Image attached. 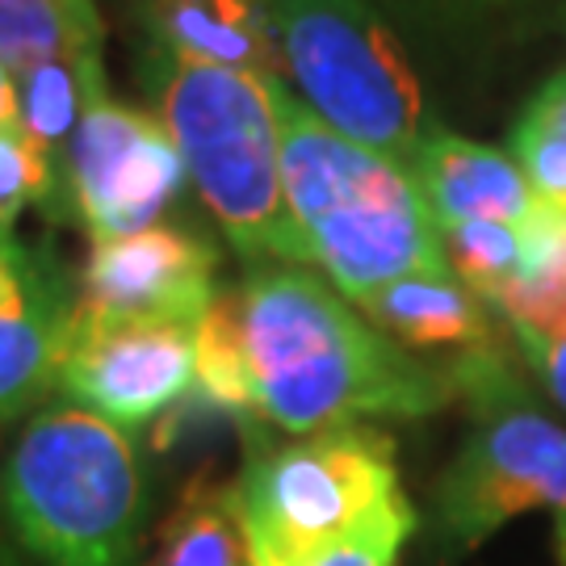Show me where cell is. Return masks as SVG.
<instances>
[{"label":"cell","mask_w":566,"mask_h":566,"mask_svg":"<svg viewBox=\"0 0 566 566\" xmlns=\"http://www.w3.org/2000/svg\"><path fill=\"white\" fill-rule=\"evenodd\" d=\"M411 533H416V507L407 504V495H399L382 512H374L357 533L294 566H399Z\"/></svg>","instance_id":"23"},{"label":"cell","mask_w":566,"mask_h":566,"mask_svg":"<svg viewBox=\"0 0 566 566\" xmlns=\"http://www.w3.org/2000/svg\"><path fill=\"white\" fill-rule=\"evenodd\" d=\"M105 55H76V60H51L18 76V102H21V135L39 147V156L63 181L67 147L81 126L84 102L93 93H105ZM67 198V189H63ZM72 219V214H67Z\"/></svg>","instance_id":"18"},{"label":"cell","mask_w":566,"mask_h":566,"mask_svg":"<svg viewBox=\"0 0 566 566\" xmlns=\"http://www.w3.org/2000/svg\"><path fill=\"white\" fill-rule=\"evenodd\" d=\"M528 105H533L537 114H546V118L566 135V72L549 76V81L533 93V102H528Z\"/></svg>","instance_id":"25"},{"label":"cell","mask_w":566,"mask_h":566,"mask_svg":"<svg viewBox=\"0 0 566 566\" xmlns=\"http://www.w3.org/2000/svg\"><path fill=\"white\" fill-rule=\"evenodd\" d=\"M411 177L441 231L462 223L525 227L537 214V198L521 164L500 147L453 135L446 126H432V135L420 143Z\"/></svg>","instance_id":"12"},{"label":"cell","mask_w":566,"mask_h":566,"mask_svg":"<svg viewBox=\"0 0 566 566\" xmlns=\"http://www.w3.org/2000/svg\"><path fill=\"white\" fill-rule=\"evenodd\" d=\"M285 76L344 139L411 168L437 122L403 34L369 0H273Z\"/></svg>","instance_id":"7"},{"label":"cell","mask_w":566,"mask_h":566,"mask_svg":"<svg viewBox=\"0 0 566 566\" xmlns=\"http://www.w3.org/2000/svg\"><path fill=\"white\" fill-rule=\"evenodd\" d=\"M282 181L311 264L353 306L407 277H449L441 227L411 168L332 130L277 84Z\"/></svg>","instance_id":"2"},{"label":"cell","mask_w":566,"mask_h":566,"mask_svg":"<svg viewBox=\"0 0 566 566\" xmlns=\"http://www.w3.org/2000/svg\"><path fill=\"white\" fill-rule=\"evenodd\" d=\"M252 369V424L311 437L324 428L424 420L458 399L446 369L420 361L306 264H252L235 285Z\"/></svg>","instance_id":"1"},{"label":"cell","mask_w":566,"mask_h":566,"mask_svg":"<svg viewBox=\"0 0 566 566\" xmlns=\"http://www.w3.org/2000/svg\"><path fill=\"white\" fill-rule=\"evenodd\" d=\"M0 130H21L18 81H13V72H9L4 55H0Z\"/></svg>","instance_id":"26"},{"label":"cell","mask_w":566,"mask_h":566,"mask_svg":"<svg viewBox=\"0 0 566 566\" xmlns=\"http://www.w3.org/2000/svg\"><path fill=\"white\" fill-rule=\"evenodd\" d=\"M143 84L156 118L177 143L185 172L240 261L306 264L311 252L282 181V118L277 84L231 67H210L160 46L143 55Z\"/></svg>","instance_id":"3"},{"label":"cell","mask_w":566,"mask_h":566,"mask_svg":"<svg viewBox=\"0 0 566 566\" xmlns=\"http://www.w3.org/2000/svg\"><path fill=\"white\" fill-rule=\"evenodd\" d=\"M248 462L235 479L248 566H294L344 542L348 533L403 495L395 437L378 424H344L264 441L261 424H243Z\"/></svg>","instance_id":"6"},{"label":"cell","mask_w":566,"mask_h":566,"mask_svg":"<svg viewBox=\"0 0 566 566\" xmlns=\"http://www.w3.org/2000/svg\"><path fill=\"white\" fill-rule=\"evenodd\" d=\"M521 357H525V361L533 365V374L546 382L549 399L566 411V327L563 332H554L549 340L533 344V348L521 353Z\"/></svg>","instance_id":"24"},{"label":"cell","mask_w":566,"mask_h":566,"mask_svg":"<svg viewBox=\"0 0 566 566\" xmlns=\"http://www.w3.org/2000/svg\"><path fill=\"white\" fill-rule=\"evenodd\" d=\"M521 273L491 311L512 327L516 348L528 353L533 344L549 340L566 327V214L537 206V214L521 227Z\"/></svg>","instance_id":"16"},{"label":"cell","mask_w":566,"mask_h":566,"mask_svg":"<svg viewBox=\"0 0 566 566\" xmlns=\"http://www.w3.org/2000/svg\"><path fill=\"white\" fill-rule=\"evenodd\" d=\"M193 395L214 411L235 416L240 424H252L256 416L235 290H219V298L210 303L193 332Z\"/></svg>","instance_id":"20"},{"label":"cell","mask_w":566,"mask_h":566,"mask_svg":"<svg viewBox=\"0 0 566 566\" xmlns=\"http://www.w3.org/2000/svg\"><path fill=\"white\" fill-rule=\"evenodd\" d=\"M143 25L168 55L285 81L273 0H147Z\"/></svg>","instance_id":"14"},{"label":"cell","mask_w":566,"mask_h":566,"mask_svg":"<svg viewBox=\"0 0 566 566\" xmlns=\"http://www.w3.org/2000/svg\"><path fill=\"white\" fill-rule=\"evenodd\" d=\"M453 386L470 407V432L432 491V528L449 558L533 507L566 516V424L528 395L507 348L458 365Z\"/></svg>","instance_id":"5"},{"label":"cell","mask_w":566,"mask_h":566,"mask_svg":"<svg viewBox=\"0 0 566 566\" xmlns=\"http://www.w3.org/2000/svg\"><path fill=\"white\" fill-rule=\"evenodd\" d=\"M0 55L13 81L51 60L102 55V13L93 0H0Z\"/></svg>","instance_id":"19"},{"label":"cell","mask_w":566,"mask_h":566,"mask_svg":"<svg viewBox=\"0 0 566 566\" xmlns=\"http://www.w3.org/2000/svg\"><path fill=\"white\" fill-rule=\"evenodd\" d=\"M193 324L76 303L60 390L118 428H143L193 395Z\"/></svg>","instance_id":"9"},{"label":"cell","mask_w":566,"mask_h":566,"mask_svg":"<svg viewBox=\"0 0 566 566\" xmlns=\"http://www.w3.org/2000/svg\"><path fill=\"white\" fill-rule=\"evenodd\" d=\"M76 303V277L51 243H25L18 227L0 231V432L60 390Z\"/></svg>","instance_id":"10"},{"label":"cell","mask_w":566,"mask_h":566,"mask_svg":"<svg viewBox=\"0 0 566 566\" xmlns=\"http://www.w3.org/2000/svg\"><path fill=\"white\" fill-rule=\"evenodd\" d=\"M554 537H558V563L566 566V516H558V533Z\"/></svg>","instance_id":"28"},{"label":"cell","mask_w":566,"mask_h":566,"mask_svg":"<svg viewBox=\"0 0 566 566\" xmlns=\"http://www.w3.org/2000/svg\"><path fill=\"white\" fill-rule=\"evenodd\" d=\"M0 516L39 566H139L143 470L126 428L72 399L42 407L0 462Z\"/></svg>","instance_id":"4"},{"label":"cell","mask_w":566,"mask_h":566,"mask_svg":"<svg viewBox=\"0 0 566 566\" xmlns=\"http://www.w3.org/2000/svg\"><path fill=\"white\" fill-rule=\"evenodd\" d=\"M395 30L441 55L474 60L566 25V0H369Z\"/></svg>","instance_id":"15"},{"label":"cell","mask_w":566,"mask_h":566,"mask_svg":"<svg viewBox=\"0 0 566 566\" xmlns=\"http://www.w3.org/2000/svg\"><path fill=\"white\" fill-rule=\"evenodd\" d=\"M219 252L189 227L156 223L122 240L88 248V261L76 273V294L84 306L118 315H156L177 324H202L219 298Z\"/></svg>","instance_id":"11"},{"label":"cell","mask_w":566,"mask_h":566,"mask_svg":"<svg viewBox=\"0 0 566 566\" xmlns=\"http://www.w3.org/2000/svg\"><path fill=\"white\" fill-rule=\"evenodd\" d=\"M25 206H39L51 227L72 223L60 172L42 160L39 147L21 130H0V231L18 227Z\"/></svg>","instance_id":"22"},{"label":"cell","mask_w":566,"mask_h":566,"mask_svg":"<svg viewBox=\"0 0 566 566\" xmlns=\"http://www.w3.org/2000/svg\"><path fill=\"white\" fill-rule=\"evenodd\" d=\"M0 566H25L21 563L18 542H13V537H9V528H4V516H0Z\"/></svg>","instance_id":"27"},{"label":"cell","mask_w":566,"mask_h":566,"mask_svg":"<svg viewBox=\"0 0 566 566\" xmlns=\"http://www.w3.org/2000/svg\"><path fill=\"white\" fill-rule=\"evenodd\" d=\"M441 243H446L453 277L462 285H470L486 306H495V298L516 282L521 261H525L521 227H507V223L446 227V231H441Z\"/></svg>","instance_id":"21"},{"label":"cell","mask_w":566,"mask_h":566,"mask_svg":"<svg viewBox=\"0 0 566 566\" xmlns=\"http://www.w3.org/2000/svg\"><path fill=\"white\" fill-rule=\"evenodd\" d=\"M189 181L177 143L160 118L93 93L67 147L63 189L67 214L93 243L122 240L160 223Z\"/></svg>","instance_id":"8"},{"label":"cell","mask_w":566,"mask_h":566,"mask_svg":"<svg viewBox=\"0 0 566 566\" xmlns=\"http://www.w3.org/2000/svg\"><path fill=\"white\" fill-rule=\"evenodd\" d=\"M357 311L399 348L416 353L420 361L437 357L432 365L446 374L504 344L495 332L500 315L453 273L449 277H407V282L386 285L374 298H365Z\"/></svg>","instance_id":"13"},{"label":"cell","mask_w":566,"mask_h":566,"mask_svg":"<svg viewBox=\"0 0 566 566\" xmlns=\"http://www.w3.org/2000/svg\"><path fill=\"white\" fill-rule=\"evenodd\" d=\"M143 566H248L235 483H219L214 474L189 479Z\"/></svg>","instance_id":"17"}]
</instances>
